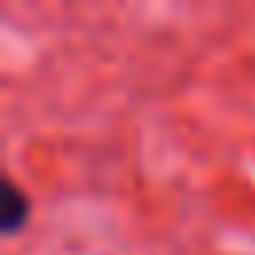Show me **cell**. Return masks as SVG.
<instances>
[{"instance_id": "cell-1", "label": "cell", "mask_w": 255, "mask_h": 255, "mask_svg": "<svg viewBox=\"0 0 255 255\" xmlns=\"http://www.w3.org/2000/svg\"><path fill=\"white\" fill-rule=\"evenodd\" d=\"M32 211H36L32 191L16 175H4V183H0V235L20 239L28 231V223H32Z\"/></svg>"}]
</instances>
